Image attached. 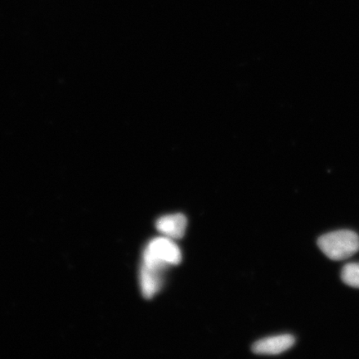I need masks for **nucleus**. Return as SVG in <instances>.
Instances as JSON below:
<instances>
[{
  "mask_svg": "<svg viewBox=\"0 0 359 359\" xmlns=\"http://www.w3.org/2000/svg\"><path fill=\"white\" fill-rule=\"evenodd\" d=\"M318 246L332 260L348 259L359 250V236L348 230L327 233L318 238Z\"/></svg>",
  "mask_w": 359,
  "mask_h": 359,
  "instance_id": "nucleus-1",
  "label": "nucleus"
},
{
  "mask_svg": "<svg viewBox=\"0 0 359 359\" xmlns=\"http://www.w3.org/2000/svg\"><path fill=\"white\" fill-rule=\"evenodd\" d=\"M143 255L168 266H177L182 262L181 250L172 239L165 236L151 240Z\"/></svg>",
  "mask_w": 359,
  "mask_h": 359,
  "instance_id": "nucleus-2",
  "label": "nucleus"
},
{
  "mask_svg": "<svg viewBox=\"0 0 359 359\" xmlns=\"http://www.w3.org/2000/svg\"><path fill=\"white\" fill-rule=\"evenodd\" d=\"M294 343V337L291 334L269 337L255 343L252 351L259 355H278L293 347Z\"/></svg>",
  "mask_w": 359,
  "mask_h": 359,
  "instance_id": "nucleus-3",
  "label": "nucleus"
},
{
  "mask_svg": "<svg viewBox=\"0 0 359 359\" xmlns=\"http://www.w3.org/2000/svg\"><path fill=\"white\" fill-rule=\"evenodd\" d=\"M187 226V219L182 214L165 215L156 222L157 231L172 240L182 239L185 236Z\"/></svg>",
  "mask_w": 359,
  "mask_h": 359,
  "instance_id": "nucleus-4",
  "label": "nucleus"
},
{
  "mask_svg": "<svg viewBox=\"0 0 359 359\" xmlns=\"http://www.w3.org/2000/svg\"><path fill=\"white\" fill-rule=\"evenodd\" d=\"M163 271L150 268L142 264L140 271V286L143 297L154 298L163 284Z\"/></svg>",
  "mask_w": 359,
  "mask_h": 359,
  "instance_id": "nucleus-5",
  "label": "nucleus"
},
{
  "mask_svg": "<svg viewBox=\"0 0 359 359\" xmlns=\"http://www.w3.org/2000/svg\"><path fill=\"white\" fill-rule=\"evenodd\" d=\"M341 279L344 284L359 289V263H349L341 272Z\"/></svg>",
  "mask_w": 359,
  "mask_h": 359,
  "instance_id": "nucleus-6",
  "label": "nucleus"
}]
</instances>
